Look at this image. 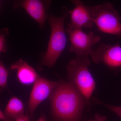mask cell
<instances>
[{"label": "cell", "mask_w": 121, "mask_h": 121, "mask_svg": "<svg viewBox=\"0 0 121 121\" xmlns=\"http://www.w3.org/2000/svg\"><path fill=\"white\" fill-rule=\"evenodd\" d=\"M11 70L17 71L18 81L21 84L29 85L34 83L39 77L35 69L25 60L20 59L11 65Z\"/></svg>", "instance_id": "10"}, {"label": "cell", "mask_w": 121, "mask_h": 121, "mask_svg": "<svg viewBox=\"0 0 121 121\" xmlns=\"http://www.w3.org/2000/svg\"><path fill=\"white\" fill-rule=\"evenodd\" d=\"M52 113L56 121H80L86 99L71 83L61 80L50 96Z\"/></svg>", "instance_id": "1"}, {"label": "cell", "mask_w": 121, "mask_h": 121, "mask_svg": "<svg viewBox=\"0 0 121 121\" xmlns=\"http://www.w3.org/2000/svg\"><path fill=\"white\" fill-rule=\"evenodd\" d=\"M93 100L94 102L97 103L98 104L100 105H103L107 108H108L111 111L115 113L117 115H118L121 118V107L116 106L113 105H108V104L104 103L101 101H99L95 98H93Z\"/></svg>", "instance_id": "14"}, {"label": "cell", "mask_w": 121, "mask_h": 121, "mask_svg": "<svg viewBox=\"0 0 121 121\" xmlns=\"http://www.w3.org/2000/svg\"><path fill=\"white\" fill-rule=\"evenodd\" d=\"M24 106L21 99L16 97L11 98L4 112L6 121H13L24 114Z\"/></svg>", "instance_id": "11"}, {"label": "cell", "mask_w": 121, "mask_h": 121, "mask_svg": "<svg viewBox=\"0 0 121 121\" xmlns=\"http://www.w3.org/2000/svg\"><path fill=\"white\" fill-rule=\"evenodd\" d=\"M62 16L57 17L49 13L48 20L51 27L50 39L46 51L44 52L41 64L48 68L53 67L66 45V36L64 30V21L69 14L66 7L62 9Z\"/></svg>", "instance_id": "2"}, {"label": "cell", "mask_w": 121, "mask_h": 121, "mask_svg": "<svg viewBox=\"0 0 121 121\" xmlns=\"http://www.w3.org/2000/svg\"><path fill=\"white\" fill-rule=\"evenodd\" d=\"M92 20L102 32L121 36V18L110 2L92 7Z\"/></svg>", "instance_id": "4"}, {"label": "cell", "mask_w": 121, "mask_h": 121, "mask_svg": "<svg viewBox=\"0 0 121 121\" xmlns=\"http://www.w3.org/2000/svg\"><path fill=\"white\" fill-rule=\"evenodd\" d=\"M9 35L8 28L4 27L0 32V52L5 53L7 51V38Z\"/></svg>", "instance_id": "13"}, {"label": "cell", "mask_w": 121, "mask_h": 121, "mask_svg": "<svg viewBox=\"0 0 121 121\" xmlns=\"http://www.w3.org/2000/svg\"><path fill=\"white\" fill-rule=\"evenodd\" d=\"M89 121H107L106 117L100 115L96 114L94 119Z\"/></svg>", "instance_id": "15"}, {"label": "cell", "mask_w": 121, "mask_h": 121, "mask_svg": "<svg viewBox=\"0 0 121 121\" xmlns=\"http://www.w3.org/2000/svg\"><path fill=\"white\" fill-rule=\"evenodd\" d=\"M37 121H47L45 115L44 114H42Z\"/></svg>", "instance_id": "18"}, {"label": "cell", "mask_w": 121, "mask_h": 121, "mask_svg": "<svg viewBox=\"0 0 121 121\" xmlns=\"http://www.w3.org/2000/svg\"><path fill=\"white\" fill-rule=\"evenodd\" d=\"M71 2L75 8L69 11L71 18L69 25L80 29L93 27L94 23L92 20V7L84 4L82 0H71Z\"/></svg>", "instance_id": "9"}, {"label": "cell", "mask_w": 121, "mask_h": 121, "mask_svg": "<svg viewBox=\"0 0 121 121\" xmlns=\"http://www.w3.org/2000/svg\"><path fill=\"white\" fill-rule=\"evenodd\" d=\"M91 56L97 64L103 63L115 70L121 68V46L119 43L113 46L102 44L97 50H93Z\"/></svg>", "instance_id": "8"}, {"label": "cell", "mask_w": 121, "mask_h": 121, "mask_svg": "<svg viewBox=\"0 0 121 121\" xmlns=\"http://www.w3.org/2000/svg\"><path fill=\"white\" fill-rule=\"evenodd\" d=\"M0 119L2 121H6V117H5L4 113L1 111H0Z\"/></svg>", "instance_id": "17"}, {"label": "cell", "mask_w": 121, "mask_h": 121, "mask_svg": "<svg viewBox=\"0 0 121 121\" xmlns=\"http://www.w3.org/2000/svg\"><path fill=\"white\" fill-rule=\"evenodd\" d=\"M51 3L52 0H13L12 7L14 9H23L37 22L40 29H43Z\"/></svg>", "instance_id": "6"}, {"label": "cell", "mask_w": 121, "mask_h": 121, "mask_svg": "<svg viewBox=\"0 0 121 121\" xmlns=\"http://www.w3.org/2000/svg\"><path fill=\"white\" fill-rule=\"evenodd\" d=\"M8 72L2 60L0 62V87L1 91L7 87Z\"/></svg>", "instance_id": "12"}, {"label": "cell", "mask_w": 121, "mask_h": 121, "mask_svg": "<svg viewBox=\"0 0 121 121\" xmlns=\"http://www.w3.org/2000/svg\"><path fill=\"white\" fill-rule=\"evenodd\" d=\"M59 82L48 80L39 76L34 83L29 99L28 109L32 116L38 106L50 97Z\"/></svg>", "instance_id": "7"}, {"label": "cell", "mask_w": 121, "mask_h": 121, "mask_svg": "<svg viewBox=\"0 0 121 121\" xmlns=\"http://www.w3.org/2000/svg\"><path fill=\"white\" fill-rule=\"evenodd\" d=\"M66 31L70 41L69 51L74 52L78 56L91 55L93 51L92 47L101 40L100 37L95 35L92 32L85 33L82 29L74 27L69 24Z\"/></svg>", "instance_id": "5"}, {"label": "cell", "mask_w": 121, "mask_h": 121, "mask_svg": "<svg viewBox=\"0 0 121 121\" xmlns=\"http://www.w3.org/2000/svg\"><path fill=\"white\" fill-rule=\"evenodd\" d=\"M15 121H30L29 116L23 115L17 118Z\"/></svg>", "instance_id": "16"}, {"label": "cell", "mask_w": 121, "mask_h": 121, "mask_svg": "<svg viewBox=\"0 0 121 121\" xmlns=\"http://www.w3.org/2000/svg\"><path fill=\"white\" fill-rule=\"evenodd\" d=\"M90 64L88 56H77L66 66L69 82L79 91L89 104L90 99L96 90L95 80L88 69Z\"/></svg>", "instance_id": "3"}]
</instances>
